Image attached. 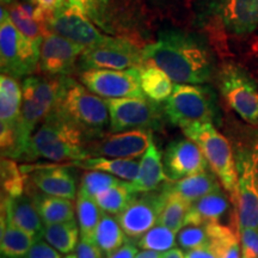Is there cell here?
Wrapping results in <instances>:
<instances>
[{
    "mask_svg": "<svg viewBox=\"0 0 258 258\" xmlns=\"http://www.w3.org/2000/svg\"><path fill=\"white\" fill-rule=\"evenodd\" d=\"M144 63L163 70L176 84H206L217 76V63L207 38L182 29H165L143 48Z\"/></svg>",
    "mask_w": 258,
    "mask_h": 258,
    "instance_id": "6da1fadb",
    "label": "cell"
},
{
    "mask_svg": "<svg viewBox=\"0 0 258 258\" xmlns=\"http://www.w3.org/2000/svg\"><path fill=\"white\" fill-rule=\"evenodd\" d=\"M89 138L82 129L50 112L31 135L24 159L42 158L55 163L89 158Z\"/></svg>",
    "mask_w": 258,
    "mask_h": 258,
    "instance_id": "7a4b0ae2",
    "label": "cell"
},
{
    "mask_svg": "<svg viewBox=\"0 0 258 258\" xmlns=\"http://www.w3.org/2000/svg\"><path fill=\"white\" fill-rule=\"evenodd\" d=\"M51 112L82 129L89 140L104 135L105 128L110 125L105 99L70 76L60 77L59 95Z\"/></svg>",
    "mask_w": 258,
    "mask_h": 258,
    "instance_id": "3957f363",
    "label": "cell"
},
{
    "mask_svg": "<svg viewBox=\"0 0 258 258\" xmlns=\"http://www.w3.org/2000/svg\"><path fill=\"white\" fill-rule=\"evenodd\" d=\"M195 23L218 37H246L258 31V0H196Z\"/></svg>",
    "mask_w": 258,
    "mask_h": 258,
    "instance_id": "277c9868",
    "label": "cell"
},
{
    "mask_svg": "<svg viewBox=\"0 0 258 258\" xmlns=\"http://www.w3.org/2000/svg\"><path fill=\"white\" fill-rule=\"evenodd\" d=\"M106 35L138 37L145 30L141 0H69ZM131 40V38H129ZM133 41V40H132Z\"/></svg>",
    "mask_w": 258,
    "mask_h": 258,
    "instance_id": "5b68a950",
    "label": "cell"
},
{
    "mask_svg": "<svg viewBox=\"0 0 258 258\" xmlns=\"http://www.w3.org/2000/svg\"><path fill=\"white\" fill-rule=\"evenodd\" d=\"M163 109L166 120L180 128L203 122L217 123L220 120L217 93L203 84H175Z\"/></svg>",
    "mask_w": 258,
    "mask_h": 258,
    "instance_id": "8992f818",
    "label": "cell"
},
{
    "mask_svg": "<svg viewBox=\"0 0 258 258\" xmlns=\"http://www.w3.org/2000/svg\"><path fill=\"white\" fill-rule=\"evenodd\" d=\"M182 131L186 138L201 148L209 167L218 176L221 185L230 195L231 201L235 203L238 175L230 141L211 122L188 124Z\"/></svg>",
    "mask_w": 258,
    "mask_h": 258,
    "instance_id": "52a82bcc",
    "label": "cell"
},
{
    "mask_svg": "<svg viewBox=\"0 0 258 258\" xmlns=\"http://www.w3.org/2000/svg\"><path fill=\"white\" fill-rule=\"evenodd\" d=\"M40 47L24 36L2 6L0 16V66L2 73L16 79L32 76L40 63Z\"/></svg>",
    "mask_w": 258,
    "mask_h": 258,
    "instance_id": "ba28073f",
    "label": "cell"
},
{
    "mask_svg": "<svg viewBox=\"0 0 258 258\" xmlns=\"http://www.w3.org/2000/svg\"><path fill=\"white\" fill-rule=\"evenodd\" d=\"M23 92L18 80L3 74L0 77V148L6 156L21 153L30 143L22 121Z\"/></svg>",
    "mask_w": 258,
    "mask_h": 258,
    "instance_id": "9c48e42d",
    "label": "cell"
},
{
    "mask_svg": "<svg viewBox=\"0 0 258 258\" xmlns=\"http://www.w3.org/2000/svg\"><path fill=\"white\" fill-rule=\"evenodd\" d=\"M219 91L227 105L251 125H258V85L238 63L225 62L217 71Z\"/></svg>",
    "mask_w": 258,
    "mask_h": 258,
    "instance_id": "30bf717a",
    "label": "cell"
},
{
    "mask_svg": "<svg viewBox=\"0 0 258 258\" xmlns=\"http://www.w3.org/2000/svg\"><path fill=\"white\" fill-rule=\"evenodd\" d=\"M144 64L143 49L127 37L108 35L96 46L85 48L79 57L77 70H128Z\"/></svg>",
    "mask_w": 258,
    "mask_h": 258,
    "instance_id": "8fae6325",
    "label": "cell"
},
{
    "mask_svg": "<svg viewBox=\"0 0 258 258\" xmlns=\"http://www.w3.org/2000/svg\"><path fill=\"white\" fill-rule=\"evenodd\" d=\"M258 146V145H257ZM240 148L235 154L237 196L235 213L239 227L258 230V147Z\"/></svg>",
    "mask_w": 258,
    "mask_h": 258,
    "instance_id": "7c38bea8",
    "label": "cell"
},
{
    "mask_svg": "<svg viewBox=\"0 0 258 258\" xmlns=\"http://www.w3.org/2000/svg\"><path fill=\"white\" fill-rule=\"evenodd\" d=\"M110 115L109 133L150 129L160 131L164 122V109L156 102L144 98L105 99Z\"/></svg>",
    "mask_w": 258,
    "mask_h": 258,
    "instance_id": "4fadbf2b",
    "label": "cell"
},
{
    "mask_svg": "<svg viewBox=\"0 0 258 258\" xmlns=\"http://www.w3.org/2000/svg\"><path fill=\"white\" fill-rule=\"evenodd\" d=\"M59 89L60 77H25L22 83V121L30 138L38 125L53 111Z\"/></svg>",
    "mask_w": 258,
    "mask_h": 258,
    "instance_id": "5bb4252c",
    "label": "cell"
},
{
    "mask_svg": "<svg viewBox=\"0 0 258 258\" xmlns=\"http://www.w3.org/2000/svg\"><path fill=\"white\" fill-rule=\"evenodd\" d=\"M79 79L90 91L103 98H144L140 70H88L79 72Z\"/></svg>",
    "mask_w": 258,
    "mask_h": 258,
    "instance_id": "9a60e30c",
    "label": "cell"
},
{
    "mask_svg": "<svg viewBox=\"0 0 258 258\" xmlns=\"http://www.w3.org/2000/svg\"><path fill=\"white\" fill-rule=\"evenodd\" d=\"M166 201L167 194L163 188L150 192L137 194L128 207L116 215L127 237L139 239L156 226Z\"/></svg>",
    "mask_w": 258,
    "mask_h": 258,
    "instance_id": "2e32d148",
    "label": "cell"
},
{
    "mask_svg": "<svg viewBox=\"0 0 258 258\" xmlns=\"http://www.w3.org/2000/svg\"><path fill=\"white\" fill-rule=\"evenodd\" d=\"M47 30L55 32L85 48L96 46L108 37L80 10L67 2L47 19Z\"/></svg>",
    "mask_w": 258,
    "mask_h": 258,
    "instance_id": "e0dca14e",
    "label": "cell"
},
{
    "mask_svg": "<svg viewBox=\"0 0 258 258\" xmlns=\"http://www.w3.org/2000/svg\"><path fill=\"white\" fill-rule=\"evenodd\" d=\"M153 143V133L150 129L109 133L90 140L88 144L89 157L125 158L133 159L146 152Z\"/></svg>",
    "mask_w": 258,
    "mask_h": 258,
    "instance_id": "ac0fdd59",
    "label": "cell"
},
{
    "mask_svg": "<svg viewBox=\"0 0 258 258\" xmlns=\"http://www.w3.org/2000/svg\"><path fill=\"white\" fill-rule=\"evenodd\" d=\"M85 47L55 32L47 31L40 47L41 72L48 77L70 76L77 69Z\"/></svg>",
    "mask_w": 258,
    "mask_h": 258,
    "instance_id": "d6986e66",
    "label": "cell"
},
{
    "mask_svg": "<svg viewBox=\"0 0 258 258\" xmlns=\"http://www.w3.org/2000/svg\"><path fill=\"white\" fill-rule=\"evenodd\" d=\"M163 164L171 182L196 175L209 166L201 148L188 138L177 139L167 145L163 154Z\"/></svg>",
    "mask_w": 258,
    "mask_h": 258,
    "instance_id": "ffe728a7",
    "label": "cell"
},
{
    "mask_svg": "<svg viewBox=\"0 0 258 258\" xmlns=\"http://www.w3.org/2000/svg\"><path fill=\"white\" fill-rule=\"evenodd\" d=\"M67 165H43V166H22L23 172H29V186L36 191L47 195L59 196L73 200L77 196V182L73 173Z\"/></svg>",
    "mask_w": 258,
    "mask_h": 258,
    "instance_id": "44dd1931",
    "label": "cell"
},
{
    "mask_svg": "<svg viewBox=\"0 0 258 258\" xmlns=\"http://www.w3.org/2000/svg\"><path fill=\"white\" fill-rule=\"evenodd\" d=\"M169 180L164 170L163 156L154 143H152L140 161L138 177L132 182H128L129 189L134 194L150 192L161 189L164 185L163 183Z\"/></svg>",
    "mask_w": 258,
    "mask_h": 258,
    "instance_id": "7402d4cb",
    "label": "cell"
},
{
    "mask_svg": "<svg viewBox=\"0 0 258 258\" xmlns=\"http://www.w3.org/2000/svg\"><path fill=\"white\" fill-rule=\"evenodd\" d=\"M221 183L212 169H207L196 175L185 177L176 182H166L163 189L169 194H175L189 205L196 200L221 189Z\"/></svg>",
    "mask_w": 258,
    "mask_h": 258,
    "instance_id": "603a6c76",
    "label": "cell"
},
{
    "mask_svg": "<svg viewBox=\"0 0 258 258\" xmlns=\"http://www.w3.org/2000/svg\"><path fill=\"white\" fill-rule=\"evenodd\" d=\"M228 209L230 201L227 196L222 189H218L190 203L185 225H208L220 222L227 214Z\"/></svg>",
    "mask_w": 258,
    "mask_h": 258,
    "instance_id": "cb8c5ba5",
    "label": "cell"
},
{
    "mask_svg": "<svg viewBox=\"0 0 258 258\" xmlns=\"http://www.w3.org/2000/svg\"><path fill=\"white\" fill-rule=\"evenodd\" d=\"M2 201L5 203L6 211L12 221L19 228L34 235L36 239H42L44 224L38 214L36 206L27 191L16 199L2 195Z\"/></svg>",
    "mask_w": 258,
    "mask_h": 258,
    "instance_id": "d4e9b609",
    "label": "cell"
},
{
    "mask_svg": "<svg viewBox=\"0 0 258 258\" xmlns=\"http://www.w3.org/2000/svg\"><path fill=\"white\" fill-rule=\"evenodd\" d=\"M38 240L34 235L19 228L12 221L2 201V233H0V250L3 258H23L30 247Z\"/></svg>",
    "mask_w": 258,
    "mask_h": 258,
    "instance_id": "484cf974",
    "label": "cell"
},
{
    "mask_svg": "<svg viewBox=\"0 0 258 258\" xmlns=\"http://www.w3.org/2000/svg\"><path fill=\"white\" fill-rule=\"evenodd\" d=\"M8 9L10 18L24 36L30 38L35 43L42 44L47 30V18L37 11L30 3L15 2L11 5L4 6Z\"/></svg>",
    "mask_w": 258,
    "mask_h": 258,
    "instance_id": "4316f807",
    "label": "cell"
},
{
    "mask_svg": "<svg viewBox=\"0 0 258 258\" xmlns=\"http://www.w3.org/2000/svg\"><path fill=\"white\" fill-rule=\"evenodd\" d=\"M25 191L30 195L34 201L44 225L74 220L76 213H74L73 200L47 195L31 188H28Z\"/></svg>",
    "mask_w": 258,
    "mask_h": 258,
    "instance_id": "83f0119b",
    "label": "cell"
},
{
    "mask_svg": "<svg viewBox=\"0 0 258 258\" xmlns=\"http://www.w3.org/2000/svg\"><path fill=\"white\" fill-rule=\"evenodd\" d=\"M71 165L78 166L84 170H96L110 173L118 178L132 182L138 177L140 170V163L134 159L125 158H106V157H89L82 160L71 161Z\"/></svg>",
    "mask_w": 258,
    "mask_h": 258,
    "instance_id": "f1b7e54d",
    "label": "cell"
},
{
    "mask_svg": "<svg viewBox=\"0 0 258 258\" xmlns=\"http://www.w3.org/2000/svg\"><path fill=\"white\" fill-rule=\"evenodd\" d=\"M140 70V84L145 96L158 103L166 102L173 91L172 80L159 67L151 63H144Z\"/></svg>",
    "mask_w": 258,
    "mask_h": 258,
    "instance_id": "f546056e",
    "label": "cell"
},
{
    "mask_svg": "<svg viewBox=\"0 0 258 258\" xmlns=\"http://www.w3.org/2000/svg\"><path fill=\"white\" fill-rule=\"evenodd\" d=\"M92 240L108 257L127 241V234L124 233L117 217L102 212L101 219L92 235Z\"/></svg>",
    "mask_w": 258,
    "mask_h": 258,
    "instance_id": "4dcf8cb0",
    "label": "cell"
},
{
    "mask_svg": "<svg viewBox=\"0 0 258 258\" xmlns=\"http://www.w3.org/2000/svg\"><path fill=\"white\" fill-rule=\"evenodd\" d=\"M209 245L218 258H241L239 232L232 226L221 225L220 222L208 224Z\"/></svg>",
    "mask_w": 258,
    "mask_h": 258,
    "instance_id": "1f68e13d",
    "label": "cell"
},
{
    "mask_svg": "<svg viewBox=\"0 0 258 258\" xmlns=\"http://www.w3.org/2000/svg\"><path fill=\"white\" fill-rule=\"evenodd\" d=\"M79 225L76 220L44 225L43 239L61 253H71L79 243Z\"/></svg>",
    "mask_w": 258,
    "mask_h": 258,
    "instance_id": "d6a6232c",
    "label": "cell"
},
{
    "mask_svg": "<svg viewBox=\"0 0 258 258\" xmlns=\"http://www.w3.org/2000/svg\"><path fill=\"white\" fill-rule=\"evenodd\" d=\"M76 212L77 218H78L80 234L83 238L92 239V235L95 233V230L102 215V209L99 208L96 199L88 195L83 189H79L78 195H77Z\"/></svg>",
    "mask_w": 258,
    "mask_h": 258,
    "instance_id": "836d02e7",
    "label": "cell"
},
{
    "mask_svg": "<svg viewBox=\"0 0 258 258\" xmlns=\"http://www.w3.org/2000/svg\"><path fill=\"white\" fill-rule=\"evenodd\" d=\"M0 180H2V194L8 198L16 199L23 195L27 190L24 172L22 167H18L15 159L11 158H2L0 161Z\"/></svg>",
    "mask_w": 258,
    "mask_h": 258,
    "instance_id": "e575fe53",
    "label": "cell"
},
{
    "mask_svg": "<svg viewBox=\"0 0 258 258\" xmlns=\"http://www.w3.org/2000/svg\"><path fill=\"white\" fill-rule=\"evenodd\" d=\"M135 196L137 194L129 189L128 180H122L120 184L112 186L97 196L96 201L102 212L117 215L128 207V205L133 201Z\"/></svg>",
    "mask_w": 258,
    "mask_h": 258,
    "instance_id": "d590c367",
    "label": "cell"
},
{
    "mask_svg": "<svg viewBox=\"0 0 258 258\" xmlns=\"http://www.w3.org/2000/svg\"><path fill=\"white\" fill-rule=\"evenodd\" d=\"M166 194L167 201L163 212H161L159 219H158V224L166 226V227H169L175 233H178L185 225V218L186 214H188L189 203L185 202L183 199H180L179 196L175 195V194Z\"/></svg>",
    "mask_w": 258,
    "mask_h": 258,
    "instance_id": "8d00e7d4",
    "label": "cell"
},
{
    "mask_svg": "<svg viewBox=\"0 0 258 258\" xmlns=\"http://www.w3.org/2000/svg\"><path fill=\"white\" fill-rule=\"evenodd\" d=\"M137 245L143 250L165 252L176 245V233L166 226L157 224L139 238Z\"/></svg>",
    "mask_w": 258,
    "mask_h": 258,
    "instance_id": "74e56055",
    "label": "cell"
},
{
    "mask_svg": "<svg viewBox=\"0 0 258 258\" xmlns=\"http://www.w3.org/2000/svg\"><path fill=\"white\" fill-rule=\"evenodd\" d=\"M122 180L118 177L103 172V171L88 170L82 177L80 189H83L88 195L96 199L102 192L106 191L112 186L120 184Z\"/></svg>",
    "mask_w": 258,
    "mask_h": 258,
    "instance_id": "f35d334b",
    "label": "cell"
},
{
    "mask_svg": "<svg viewBox=\"0 0 258 258\" xmlns=\"http://www.w3.org/2000/svg\"><path fill=\"white\" fill-rule=\"evenodd\" d=\"M177 243L183 250L190 251L209 245V234L206 225H185L177 233Z\"/></svg>",
    "mask_w": 258,
    "mask_h": 258,
    "instance_id": "ab89813d",
    "label": "cell"
},
{
    "mask_svg": "<svg viewBox=\"0 0 258 258\" xmlns=\"http://www.w3.org/2000/svg\"><path fill=\"white\" fill-rule=\"evenodd\" d=\"M238 232L240 238L241 258H258V230L239 227Z\"/></svg>",
    "mask_w": 258,
    "mask_h": 258,
    "instance_id": "60d3db41",
    "label": "cell"
},
{
    "mask_svg": "<svg viewBox=\"0 0 258 258\" xmlns=\"http://www.w3.org/2000/svg\"><path fill=\"white\" fill-rule=\"evenodd\" d=\"M61 252L53 247L48 241L38 239L30 247L23 258H61Z\"/></svg>",
    "mask_w": 258,
    "mask_h": 258,
    "instance_id": "b9f144b4",
    "label": "cell"
},
{
    "mask_svg": "<svg viewBox=\"0 0 258 258\" xmlns=\"http://www.w3.org/2000/svg\"><path fill=\"white\" fill-rule=\"evenodd\" d=\"M77 258H103V251L92 239L83 238L76 247Z\"/></svg>",
    "mask_w": 258,
    "mask_h": 258,
    "instance_id": "7bdbcfd3",
    "label": "cell"
},
{
    "mask_svg": "<svg viewBox=\"0 0 258 258\" xmlns=\"http://www.w3.org/2000/svg\"><path fill=\"white\" fill-rule=\"evenodd\" d=\"M29 3L48 19L66 4V0H29Z\"/></svg>",
    "mask_w": 258,
    "mask_h": 258,
    "instance_id": "ee69618b",
    "label": "cell"
},
{
    "mask_svg": "<svg viewBox=\"0 0 258 258\" xmlns=\"http://www.w3.org/2000/svg\"><path fill=\"white\" fill-rule=\"evenodd\" d=\"M138 254L137 245L132 241H125L121 247H118L115 252H112L110 256L106 258H135Z\"/></svg>",
    "mask_w": 258,
    "mask_h": 258,
    "instance_id": "f6af8a7d",
    "label": "cell"
},
{
    "mask_svg": "<svg viewBox=\"0 0 258 258\" xmlns=\"http://www.w3.org/2000/svg\"><path fill=\"white\" fill-rule=\"evenodd\" d=\"M185 258H218L211 245L198 247V249L190 250L186 252Z\"/></svg>",
    "mask_w": 258,
    "mask_h": 258,
    "instance_id": "bcb514c9",
    "label": "cell"
},
{
    "mask_svg": "<svg viewBox=\"0 0 258 258\" xmlns=\"http://www.w3.org/2000/svg\"><path fill=\"white\" fill-rule=\"evenodd\" d=\"M161 258H185V254L183 253V251L177 247H172V249L167 250L161 254Z\"/></svg>",
    "mask_w": 258,
    "mask_h": 258,
    "instance_id": "7dc6e473",
    "label": "cell"
},
{
    "mask_svg": "<svg viewBox=\"0 0 258 258\" xmlns=\"http://www.w3.org/2000/svg\"><path fill=\"white\" fill-rule=\"evenodd\" d=\"M135 258H161V254L158 251L143 250L141 252H138Z\"/></svg>",
    "mask_w": 258,
    "mask_h": 258,
    "instance_id": "c3c4849f",
    "label": "cell"
},
{
    "mask_svg": "<svg viewBox=\"0 0 258 258\" xmlns=\"http://www.w3.org/2000/svg\"><path fill=\"white\" fill-rule=\"evenodd\" d=\"M63 258H77V254L76 253H69L67 256H64Z\"/></svg>",
    "mask_w": 258,
    "mask_h": 258,
    "instance_id": "681fc988",
    "label": "cell"
}]
</instances>
